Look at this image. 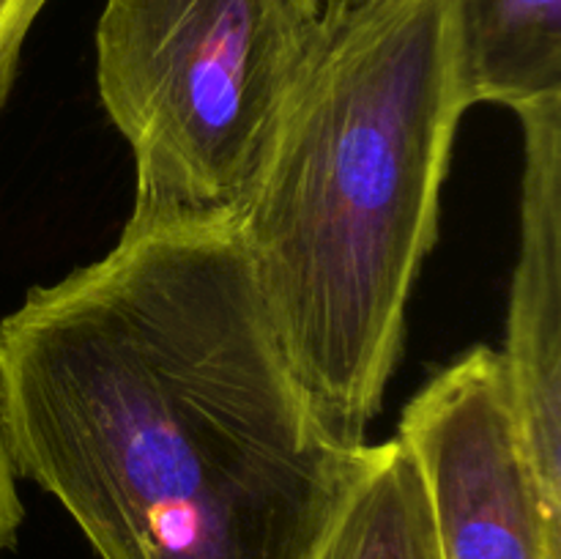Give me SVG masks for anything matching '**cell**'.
Wrapping results in <instances>:
<instances>
[{
    "instance_id": "30bf717a",
    "label": "cell",
    "mask_w": 561,
    "mask_h": 559,
    "mask_svg": "<svg viewBox=\"0 0 561 559\" xmlns=\"http://www.w3.org/2000/svg\"><path fill=\"white\" fill-rule=\"evenodd\" d=\"M392 3H400V0H318L329 25H337V22L351 20V16L356 14H365V11L381 9V5Z\"/></svg>"
},
{
    "instance_id": "3957f363",
    "label": "cell",
    "mask_w": 561,
    "mask_h": 559,
    "mask_svg": "<svg viewBox=\"0 0 561 559\" xmlns=\"http://www.w3.org/2000/svg\"><path fill=\"white\" fill-rule=\"evenodd\" d=\"M102 107L131 148L124 228L236 223L329 42L318 0H107Z\"/></svg>"
},
{
    "instance_id": "52a82bcc",
    "label": "cell",
    "mask_w": 561,
    "mask_h": 559,
    "mask_svg": "<svg viewBox=\"0 0 561 559\" xmlns=\"http://www.w3.org/2000/svg\"><path fill=\"white\" fill-rule=\"evenodd\" d=\"M310 559H442L425 482L398 436L370 444Z\"/></svg>"
},
{
    "instance_id": "6da1fadb",
    "label": "cell",
    "mask_w": 561,
    "mask_h": 559,
    "mask_svg": "<svg viewBox=\"0 0 561 559\" xmlns=\"http://www.w3.org/2000/svg\"><path fill=\"white\" fill-rule=\"evenodd\" d=\"M0 425L99 559H310L370 453L312 414L236 223L124 228L27 290Z\"/></svg>"
},
{
    "instance_id": "7a4b0ae2",
    "label": "cell",
    "mask_w": 561,
    "mask_h": 559,
    "mask_svg": "<svg viewBox=\"0 0 561 559\" xmlns=\"http://www.w3.org/2000/svg\"><path fill=\"white\" fill-rule=\"evenodd\" d=\"M469 107L458 0H400L329 25L236 219L290 373L345 447L367 444L400 362Z\"/></svg>"
},
{
    "instance_id": "8992f818",
    "label": "cell",
    "mask_w": 561,
    "mask_h": 559,
    "mask_svg": "<svg viewBox=\"0 0 561 559\" xmlns=\"http://www.w3.org/2000/svg\"><path fill=\"white\" fill-rule=\"evenodd\" d=\"M458 42L471 107L561 96V0H458Z\"/></svg>"
},
{
    "instance_id": "5b68a950",
    "label": "cell",
    "mask_w": 561,
    "mask_h": 559,
    "mask_svg": "<svg viewBox=\"0 0 561 559\" xmlns=\"http://www.w3.org/2000/svg\"><path fill=\"white\" fill-rule=\"evenodd\" d=\"M515 115L524 126L520 250L499 354L537 488L561 515V96Z\"/></svg>"
},
{
    "instance_id": "277c9868",
    "label": "cell",
    "mask_w": 561,
    "mask_h": 559,
    "mask_svg": "<svg viewBox=\"0 0 561 559\" xmlns=\"http://www.w3.org/2000/svg\"><path fill=\"white\" fill-rule=\"evenodd\" d=\"M442 559H561V515L537 488L502 354L474 345L405 403Z\"/></svg>"
},
{
    "instance_id": "9c48e42d",
    "label": "cell",
    "mask_w": 561,
    "mask_h": 559,
    "mask_svg": "<svg viewBox=\"0 0 561 559\" xmlns=\"http://www.w3.org/2000/svg\"><path fill=\"white\" fill-rule=\"evenodd\" d=\"M22 518H25V510L16 491V471L5 447L3 425H0V554L14 546Z\"/></svg>"
},
{
    "instance_id": "ba28073f",
    "label": "cell",
    "mask_w": 561,
    "mask_h": 559,
    "mask_svg": "<svg viewBox=\"0 0 561 559\" xmlns=\"http://www.w3.org/2000/svg\"><path fill=\"white\" fill-rule=\"evenodd\" d=\"M47 3L49 0H0V110L14 88L22 44Z\"/></svg>"
}]
</instances>
